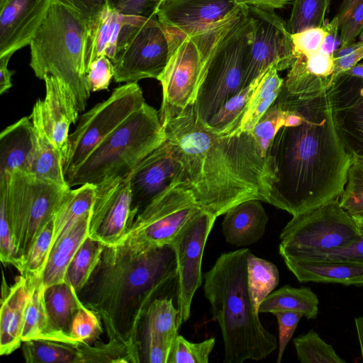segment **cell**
<instances>
[{"label":"cell","mask_w":363,"mask_h":363,"mask_svg":"<svg viewBox=\"0 0 363 363\" xmlns=\"http://www.w3.org/2000/svg\"><path fill=\"white\" fill-rule=\"evenodd\" d=\"M176 160V177L200 208L216 218L247 200L268 203L274 175L250 132L223 134L200 116L195 104L159 111Z\"/></svg>","instance_id":"1"},{"label":"cell","mask_w":363,"mask_h":363,"mask_svg":"<svg viewBox=\"0 0 363 363\" xmlns=\"http://www.w3.org/2000/svg\"><path fill=\"white\" fill-rule=\"evenodd\" d=\"M275 102L294 107L302 120L281 127L269 148L274 183L268 203L294 216L340 199L351 159L335 128L328 90L304 98L279 93Z\"/></svg>","instance_id":"2"},{"label":"cell","mask_w":363,"mask_h":363,"mask_svg":"<svg viewBox=\"0 0 363 363\" xmlns=\"http://www.w3.org/2000/svg\"><path fill=\"white\" fill-rule=\"evenodd\" d=\"M171 245L143 250L121 241L104 245L95 269L77 294L101 318L107 337L125 344L140 363L139 328L150 303L177 281Z\"/></svg>","instance_id":"3"},{"label":"cell","mask_w":363,"mask_h":363,"mask_svg":"<svg viewBox=\"0 0 363 363\" xmlns=\"http://www.w3.org/2000/svg\"><path fill=\"white\" fill-rule=\"evenodd\" d=\"M250 252L248 248H242L222 253L204 274V296L221 330L225 363L262 360L278 346L276 336L260 321L250 297Z\"/></svg>","instance_id":"4"},{"label":"cell","mask_w":363,"mask_h":363,"mask_svg":"<svg viewBox=\"0 0 363 363\" xmlns=\"http://www.w3.org/2000/svg\"><path fill=\"white\" fill-rule=\"evenodd\" d=\"M255 30L248 6L238 5L221 20L191 34L201 56L195 105L208 122L220 107L242 89Z\"/></svg>","instance_id":"5"},{"label":"cell","mask_w":363,"mask_h":363,"mask_svg":"<svg viewBox=\"0 0 363 363\" xmlns=\"http://www.w3.org/2000/svg\"><path fill=\"white\" fill-rule=\"evenodd\" d=\"M86 22L73 9L54 0L32 39L30 66L44 79L52 75L72 92L79 112L85 110L91 91L86 81Z\"/></svg>","instance_id":"6"},{"label":"cell","mask_w":363,"mask_h":363,"mask_svg":"<svg viewBox=\"0 0 363 363\" xmlns=\"http://www.w3.org/2000/svg\"><path fill=\"white\" fill-rule=\"evenodd\" d=\"M165 140L159 111L145 102L66 177L67 182L72 188L127 177Z\"/></svg>","instance_id":"7"},{"label":"cell","mask_w":363,"mask_h":363,"mask_svg":"<svg viewBox=\"0 0 363 363\" xmlns=\"http://www.w3.org/2000/svg\"><path fill=\"white\" fill-rule=\"evenodd\" d=\"M70 189L18 169L0 176V196L5 200L19 272L33 242Z\"/></svg>","instance_id":"8"},{"label":"cell","mask_w":363,"mask_h":363,"mask_svg":"<svg viewBox=\"0 0 363 363\" xmlns=\"http://www.w3.org/2000/svg\"><path fill=\"white\" fill-rule=\"evenodd\" d=\"M339 199L294 216L279 235L281 257L328 251L360 239L354 218L341 206Z\"/></svg>","instance_id":"9"},{"label":"cell","mask_w":363,"mask_h":363,"mask_svg":"<svg viewBox=\"0 0 363 363\" xmlns=\"http://www.w3.org/2000/svg\"><path fill=\"white\" fill-rule=\"evenodd\" d=\"M199 208L192 192L175 177L136 214L119 242L125 241L143 250L171 245Z\"/></svg>","instance_id":"10"},{"label":"cell","mask_w":363,"mask_h":363,"mask_svg":"<svg viewBox=\"0 0 363 363\" xmlns=\"http://www.w3.org/2000/svg\"><path fill=\"white\" fill-rule=\"evenodd\" d=\"M166 32L156 18L128 16L120 33L112 61L116 82L134 83L158 79L169 59Z\"/></svg>","instance_id":"11"},{"label":"cell","mask_w":363,"mask_h":363,"mask_svg":"<svg viewBox=\"0 0 363 363\" xmlns=\"http://www.w3.org/2000/svg\"><path fill=\"white\" fill-rule=\"evenodd\" d=\"M145 103L137 82L116 88L105 101L84 113L69 134L65 164V177L73 172L92 152L132 113Z\"/></svg>","instance_id":"12"},{"label":"cell","mask_w":363,"mask_h":363,"mask_svg":"<svg viewBox=\"0 0 363 363\" xmlns=\"http://www.w3.org/2000/svg\"><path fill=\"white\" fill-rule=\"evenodd\" d=\"M216 217L199 208L173 240L177 260L179 324L189 320L193 297L202 284L203 251Z\"/></svg>","instance_id":"13"},{"label":"cell","mask_w":363,"mask_h":363,"mask_svg":"<svg viewBox=\"0 0 363 363\" xmlns=\"http://www.w3.org/2000/svg\"><path fill=\"white\" fill-rule=\"evenodd\" d=\"M249 13L255 30L242 89L263 77L272 66L281 71L290 68L294 60L291 34L284 20L272 10L249 6Z\"/></svg>","instance_id":"14"},{"label":"cell","mask_w":363,"mask_h":363,"mask_svg":"<svg viewBox=\"0 0 363 363\" xmlns=\"http://www.w3.org/2000/svg\"><path fill=\"white\" fill-rule=\"evenodd\" d=\"M164 30L169 55L157 79L162 87L160 108L182 109L194 104L196 99L201 69L200 52L192 35Z\"/></svg>","instance_id":"15"},{"label":"cell","mask_w":363,"mask_h":363,"mask_svg":"<svg viewBox=\"0 0 363 363\" xmlns=\"http://www.w3.org/2000/svg\"><path fill=\"white\" fill-rule=\"evenodd\" d=\"M129 177L108 179L96 185L88 235L105 245L117 244L135 218Z\"/></svg>","instance_id":"16"},{"label":"cell","mask_w":363,"mask_h":363,"mask_svg":"<svg viewBox=\"0 0 363 363\" xmlns=\"http://www.w3.org/2000/svg\"><path fill=\"white\" fill-rule=\"evenodd\" d=\"M337 135L350 159L363 160V78L340 74L328 89Z\"/></svg>","instance_id":"17"},{"label":"cell","mask_w":363,"mask_h":363,"mask_svg":"<svg viewBox=\"0 0 363 363\" xmlns=\"http://www.w3.org/2000/svg\"><path fill=\"white\" fill-rule=\"evenodd\" d=\"M54 0H0V57L30 45Z\"/></svg>","instance_id":"18"},{"label":"cell","mask_w":363,"mask_h":363,"mask_svg":"<svg viewBox=\"0 0 363 363\" xmlns=\"http://www.w3.org/2000/svg\"><path fill=\"white\" fill-rule=\"evenodd\" d=\"M177 167L170 144L165 140L146 156L129 177L132 211L135 216L176 177Z\"/></svg>","instance_id":"19"},{"label":"cell","mask_w":363,"mask_h":363,"mask_svg":"<svg viewBox=\"0 0 363 363\" xmlns=\"http://www.w3.org/2000/svg\"><path fill=\"white\" fill-rule=\"evenodd\" d=\"M238 6L233 0H164L157 19L166 30L191 35L221 20Z\"/></svg>","instance_id":"20"},{"label":"cell","mask_w":363,"mask_h":363,"mask_svg":"<svg viewBox=\"0 0 363 363\" xmlns=\"http://www.w3.org/2000/svg\"><path fill=\"white\" fill-rule=\"evenodd\" d=\"M43 80L45 83V96L42 100L43 125L65 164L69 128L77 122L79 111L72 92L64 83L52 75L45 76Z\"/></svg>","instance_id":"21"},{"label":"cell","mask_w":363,"mask_h":363,"mask_svg":"<svg viewBox=\"0 0 363 363\" xmlns=\"http://www.w3.org/2000/svg\"><path fill=\"white\" fill-rule=\"evenodd\" d=\"M336 78L334 57L321 51L295 57L280 91L304 98L327 91Z\"/></svg>","instance_id":"22"},{"label":"cell","mask_w":363,"mask_h":363,"mask_svg":"<svg viewBox=\"0 0 363 363\" xmlns=\"http://www.w3.org/2000/svg\"><path fill=\"white\" fill-rule=\"evenodd\" d=\"M32 276L20 274L10 286L6 297L1 299L0 354L8 355L21 343L26 309L28 301Z\"/></svg>","instance_id":"23"},{"label":"cell","mask_w":363,"mask_h":363,"mask_svg":"<svg viewBox=\"0 0 363 363\" xmlns=\"http://www.w3.org/2000/svg\"><path fill=\"white\" fill-rule=\"evenodd\" d=\"M30 118L33 123L34 143L29 173L40 179L70 188L66 180L62 156L48 136L43 125L42 100L36 101Z\"/></svg>","instance_id":"24"},{"label":"cell","mask_w":363,"mask_h":363,"mask_svg":"<svg viewBox=\"0 0 363 363\" xmlns=\"http://www.w3.org/2000/svg\"><path fill=\"white\" fill-rule=\"evenodd\" d=\"M261 201L247 200L225 213L222 231L228 243L235 247H246L263 237L269 216Z\"/></svg>","instance_id":"25"},{"label":"cell","mask_w":363,"mask_h":363,"mask_svg":"<svg viewBox=\"0 0 363 363\" xmlns=\"http://www.w3.org/2000/svg\"><path fill=\"white\" fill-rule=\"evenodd\" d=\"M300 282L331 283L363 286V263L346 260L311 259L284 262Z\"/></svg>","instance_id":"26"},{"label":"cell","mask_w":363,"mask_h":363,"mask_svg":"<svg viewBox=\"0 0 363 363\" xmlns=\"http://www.w3.org/2000/svg\"><path fill=\"white\" fill-rule=\"evenodd\" d=\"M128 16L107 6L86 23L85 63L86 73L91 64L102 55L111 61L116 55L118 37Z\"/></svg>","instance_id":"27"},{"label":"cell","mask_w":363,"mask_h":363,"mask_svg":"<svg viewBox=\"0 0 363 363\" xmlns=\"http://www.w3.org/2000/svg\"><path fill=\"white\" fill-rule=\"evenodd\" d=\"M45 290L43 274L32 276L21 333L22 342L30 340H48L78 345L72 337L58 331L53 325L45 305Z\"/></svg>","instance_id":"28"},{"label":"cell","mask_w":363,"mask_h":363,"mask_svg":"<svg viewBox=\"0 0 363 363\" xmlns=\"http://www.w3.org/2000/svg\"><path fill=\"white\" fill-rule=\"evenodd\" d=\"M33 143L30 116L4 129L0 135V176L16 169L29 173Z\"/></svg>","instance_id":"29"},{"label":"cell","mask_w":363,"mask_h":363,"mask_svg":"<svg viewBox=\"0 0 363 363\" xmlns=\"http://www.w3.org/2000/svg\"><path fill=\"white\" fill-rule=\"evenodd\" d=\"M89 217L90 213L81 218L52 245L43 272V281L45 287L65 281L67 267L88 236Z\"/></svg>","instance_id":"30"},{"label":"cell","mask_w":363,"mask_h":363,"mask_svg":"<svg viewBox=\"0 0 363 363\" xmlns=\"http://www.w3.org/2000/svg\"><path fill=\"white\" fill-rule=\"evenodd\" d=\"M179 310L172 298L162 296L153 300L146 309L139 328V337L153 335L169 347L179 335Z\"/></svg>","instance_id":"31"},{"label":"cell","mask_w":363,"mask_h":363,"mask_svg":"<svg viewBox=\"0 0 363 363\" xmlns=\"http://www.w3.org/2000/svg\"><path fill=\"white\" fill-rule=\"evenodd\" d=\"M318 296L309 287L284 285L269 294L260 303L259 313L294 311L315 319L319 311Z\"/></svg>","instance_id":"32"},{"label":"cell","mask_w":363,"mask_h":363,"mask_svg":"<svg viewBox=\"0 0 363 363\" xmlns=\"http://www.w3.org/2000/svg\"><path fill=\"white\" fill-rule=\"evenodd\" d=\"M96 185L85 184L65 194L54 216L52 245L72 228L84 216L90 213L95 197ZM52 247V246H51Z\"/></svg>","instance_id":"33"},{"label":"cell","mask_w":363,"mask_h":363,"mask_svg":"<svg viewBox=\"0 0 363 363\" xmlns=\"http://www.w3.org/2000/svg\"><path fill=\"white\" fill-rule=\"evenodd\" d=\"M45 301L48 313L55 328L70 335L72 319L83 305L74 289L67 281L45 287Z\"/></svg>","instance_id":"34"},{"label":"cell","mask_w":363,"mask_h":363,"mask_svg":"<svg viewBox=\"0 0 363 363\" xmlns=\"http://www.w3.org/2000/svg\"><path fill=\"white\" fill-rule=\"evenodd\" d=\"M22 353L27 363H79L77 345L53 340L24 341Z\"/></svg>","instance_id":"35"},{"label":"cell","mask_w":363,"mask_h":363,"mask_svg":"<svg viewBox=\"0 0 363 363\" xmlns=\"http://www.w3.org/2000/svg\"><path fill=\"white\" fill-rule=\"evenodd\" d=\"M104 245L88 235L72 259L66 271L65 281L77 294L87 282L98 264Z\"/></svg>","instance_id":"36"},{"label":"cell","mask_w":363,"mask_h":363,"mask_svg":"<svg viewBox=\"0 0 363 363\" xmlns=\"http://www.w3.org/2000/svg\"><path fill=\"white\" fill-rule=\"evenodd\" d=\"M247 281L250 297L258 311L262 301L279 284V272L274 264L250 252L247 258Z\"/></svg>","instance_id":"37"},{"label":"cell","mask_w":363,"mask_h":363,"mask_svg":"<svg viewBox=\"0 0 363 363\" xmlns=\"http://www.w3.org/2000/svg\"><path fill=\"white\" fill-rule=\"evenodd\" d=\"M262 78L255 79L228 99L210 119L208 125L221 133L233 134L240 127L252 95Z\"/></svg>","instance_id":"38"},{"label":"cell","mask_w":363,"mask_h":363,"mask_svg":"<svg viewBox=\"0 0 363 363\" xmlns=\"http://www.w3.org/2000/svg\"><path fill=\"white\" fill-rule=\"evenodd\" d=\"M330 0H294L286 24L291 34L311 28H324Z\"/></svg>","instance_id":"39"},{"label":"cell","mask_w":363,"mask_h":363,"mask_svg":"<svg viewBox=\"0 0 363 363\" xmlns=\"http://www.w3.org/2000/svg\"><path fill=\"white\" fill-rule=\"evenodd\" d=\"M297 358L301 363H345L333 346L313 330L293 340Z\"/></svg>","instance_id":"40"},{"label":"cell","mask_w":363,"mask_h":363,"mask_svg":"<svg viewBox=\"0 0 363 363\" xmlns=\"http://www.w3.org/2000/svg\"><path fill=\"white\" fill-rule=\"evenodd\" d=\"M80 363H135L128 347L117 340L78 344Z\"/></svg>","instance_id":"41"},{"label":"cell","mask_w":363,"mask_h":363,"mask_svg":"<svg viewBox=\"0 0 363 363\" xmlns=\"http://www.w3.org/2000/svg\"><path fill=\"white\" fill-rule=\"evenodd\" d=\"M54 218L41 230L33 242L23 264L21 274L30 277L43 274L51 249Z\"/></svg>","instance_id":"42"},{"label":"cell","mask_w":363,"mask_h":363,"mask_svg":"<svg viewBox=\"0 0 363 363\" xmlns=\"http://www.w3.org/2000/svg\"><path fill=\"white\" fill-rule=\"evenodd\" d=\"M215 344L213 337L191 342L178 335L171 347L167 363H208Z\"/></svg>","instance_id":"43"},{"label":"cell","mask_w":363,"mask_h":363,"mask_svg":"<svg viewBox=\"0 0 363 363\" xmlns=\"http://www.w3.org/2000/svg\"><path fill=\"white\" fill-rule=\"evenodd\" d=\"M339 201L350 215L363 212V160L351 159L347 182Z\"/></svg>","instance_id":"44"},{"label":"cell","mask_w":363,"mask_h":363,"mask_svg":"<svg viewBox=\"0 0 363 363\" xmlns=\"http://www.w3.org/2000/svg\"><path fill=\"white\" fill-rule=\"evenodd\" d=\"M286 110L274 103L255 125L252 133L261 151L267 158L269 148L279 130L284 126Z\"/></svg>","instance_id":"45"},{"label":"cell","mask_w":363,"mask_h":363,"mask_svg":"<svg viewBox=\"0 0 363 363\" xmlns=\"http://www.w3.org/2000/svg\"><path fill=\"white\" fill-rule=\"evenodd\" d=\"M102 333L103 326L100 316L82 305L72 319L70 335L77 344L91 345L99 340Z\"/></svg>","instance_id":"46"},{"label":"cell","mask_w":363,"mask_h":363,"mask_svg":"<svg viewBox=\"0 0 363 363\" xmlns=\"http://www.w3.org/2000/svg\"><path fill=\"white\" fill-rule=\"evenodd\" d=\"M284 262L289 260L335 259L363 263V236L353 243L325 252H301L282 257Z\"/></svg>","instance_id":"47"},{"label":"cell","mask_w":363,"mask_h":363,"mask_svg":"<svg viewBox=\"0 0 363 363\" xmlns=\"http://www.w3.org/2000/svg\"><path fill=\"white\" fill-rule=\"evenodd\" d=\"M325 35L324 28H311L291 34L294 59L297 56H309L320 52Z\"/></svg>","instance_id":"48"},{"label":"cell","mask_w":363,"mask_h":363,"mask_svg":"<svg viewBox=\"0 0 363 363\" xmlns=\"http://www.w3.org/2000/svg\"><path fill=\"white\" fill-rule=\"evenodd\" d=\"M114 74L113 64L107 56L102 55L96 59L89 66L86 74L91 93L108 89Z\"/></svg>","instance_id":"49"},{"label":"cell","mask_w":363,"mask_h":363,"mask_svg":"<svg viewBox=\"0 0 363 363\" xmlns=\"http://www.w3.org/2000/svg\"><path fill=\"white\" fill-rule=\"evenodd\" d=\"M163 0H107L108 6L126 16L156 18Z\"/></svg>","instance_id":"50"},{"label":"cell","mask_w":363,"mask_h":363,"mask_svg":"<svg viewBox=\"0 0 363 363\" xmlns=\"http://www.w3.org/2000/svg\"><path fill=\"white\" fill-rule=\"evenodd\" d=\"M170 347L153 335L139 337L140 362L167 363Z\"/></svg>","instance_id":"51"},{"label":"cell","mask_w":363,"mask_h":363,"mask_svg":"<svg viewBox=\"0 0 363 363\" xmlns=\"http://www.w3.org/2000/svg\"><path fill=\"white\" fill-rule=\"evenodd\" d=\"M273 315L277 318L279 327V351L277 362L280 363L285 349L303 315L301 313L294 311H279Z\"/></svg>","instance_id":"52"},{"label":"cell","mask_w":363,"mask_h":363,"mask_svg":"<svg viewBox=\"0 0 363 363\" xmlns=\"http://www.w3.org/2000/svg\"><path fill=\"white\" fill-rule=\"evenodd\" d=\"M363 28V0H359L349 16L340 25V47L354 42Z\"/></svg>","instance_id":"53"},{"label":"cell","mask_w":363,"mask_h":363,"mask_svg":"<svg viewBox=\"0 0 363 363\" xmlns=\"http://www.w3.org/2000/svg\"><path fill=\"white\" fill-rule=\"evenodd\" d=\"M76 11L87 23L108 6L107 0H55Z\"/></svg>","instance_id":"54"},{"label":"cell","mask_w":363,"mask_h":363,"mask_svg":"<svg viewBox=\"0 0 363 363\" xmlns=\"http://www.w3.org/2000/svg\"><path fill=\"white\" fill-rule=\"evenodd\" d=\"M359 43V46L351 53L340 57H334L336 77L363 60V40Z\"/></svg>","instance_id":"55"},{"label":"cell","mask_w":363,"mask_h":363,"mask_svg":"<svg viewBox=\"0 0 363 363\" xmlns=\"http://www.w3.org/2000/svg\"><path fill=\"white\" fill-rule=\"evenodd\" d=\"M324 29L326 32V35L320 51L334 56V52L335 51V47L340 30L338 18L335 16L329 23L325 24Z\"/></svg>","instance_id":"56"},{"label":"cell","mask_w":363,"mask_h":363,"mask_svg":"<svg viewBox=\"0 0 363 363\" xmlns=\"http://www.w3.org/2000/svg\"><path fill=\"white\" fill-rule=\"evenodd\" d=\"M237 5L255 6L264 10L282 9L294 0H233Z\"/></svg>","instance_id":"57"},{"label":"cell","mask_w":363,"mask_h":363,"mask_svg":"<svg viewBox=\"0 0 363 363\" xmlns=\"http://www.w3.org/2000/svg\"><path fill=\"white\" fill-rule=\"evenodd\" d=\"M11 57H0V94L7 92L12 86L13 71L8 68Z\"/></svg>","instance_id":"58"},{"label":"cell","mask_w":363,"mask_h":363,"mask_svg":"<svg viewBox=\"0 0 363 363\" xmlns=\"http://www.w3.org/2000/svg\"><path fill=\"white\" fill-rule=\"evenodd\" d=\"M358 1L359 0H343L342 1L335 15L338 18L340 25L349 16Z\"/></svg>","instance_id":"59"},{"label":"cell","mask_w":363,"mask_h":363,"mask_svg":"<svg viewBox=\"0 0 363 363\" xmlns=\"http://www.w3.org/2000/svg\"><path fill=\"white\" fill-rule=\"evenodd\" d=\"M354 325L359 340L361 357L363 362V315L354 318Z\"/></svg>","instance_id":"60"},{"label":"cell","mask_w":363,"mask_h":363,"mask_svg":"<svg viewBox=\"0 0 363 363\" xmlns=\"http://www.w3.org/2000/svg\"><path fill=\"white\" fill-rule=\"evenodd\" d=\"M344 73L359 78H363V63H357Z\"/></svg>","instance_id":"61"},{"label":"cell","mask_w":363,"mask_h":363,"mask_svg":"<svg viewBox=\"0 0 363 363\" xmlns=\"http://www.w3.org/2000/svg\"><path fill=\"white\" fill-rule=\"evenodd\" d=\"M351 216L354 218L361 235L363 236V212Z\"/></svg>","instance_id":"62"},{"label":"cell","mask_w":363,"mask_h":363,"mask_svg":"<svg viewBox=\"0 0 363 363\" xmlns=\"http://www.w3.org/2000/svg\"><path fill=\"white\" fill-rule=\"evenodd\" d=\"M359 38H363V28H362V31H361V33H360V34H359Z\"/></svg>","instance_id":"63"},{"label":"cell","mask_w":363,"mask_h":363,"mask_svg":"<svg viewBox=\"0 0 363 363\" xmlns=\"http://www.w3.org/2000/svg\"><path fill=\"white\" fill-rule=\"evenodd\" d=\"M164 1V0H163Z\"/></svg>","instance_id":"64"}]
</instances>
